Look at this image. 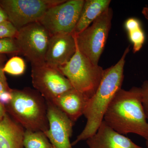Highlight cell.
Returning a JSON list of instances; mask_svg holds the SVG:
<instances>
[{"mask_svg": "<svg viewBox=\"0 0 148 148\" xmlns=\"http://www.w3.org/2000/svg\"><path fill=\"white\" fill-rule=\"evenodd\" d=\"M7 113V112L5 106L0 102V121L3 119Z\"/></svg>", "mask_w": 148, "mask_h": 148, "instance_id": "obj_25", "label": "cell"}, {"mask_svg": "<svg viewBox=\"0 0 148 148\" xmlns=\"http://www.w3.org/2000/svg\"><path fill=\"white\" fill-rule=\"evenodd\" d=\"M18 53H20V51L15 38H7L0 39V54Z\"/></svg>", "mask_w": 148, "mask_h": 148, "instance_id": "obj_20", "label": "cell"}, {"mask_svg": "<svg viewBox=\"0 0 148 148\" xmlns=\"http://www.w3.org/2000/svg\"><path fill=\"white\" fill-rule=\"evenodd\" d=\"M110 0H85L79 18L73 34L82 32L108 8Z\"/></svg>", "mask_w": 148, "mask_h": 148, "instance_id": "obj_15", "label": "cell"}, {"mask_svg": "<svg viewBox=\"0 0 148 148\" xmlns=\"http://www.w3.org/2000/svg\"><path fill=\"white\" fill-rule=\"evenodd\" d=\"M140 88L142 92V103L147 119H148V80L144 81Z\"/></svg>", "mask_w": 148, "mask_h": 148, "instance_id": "obj_22", "label": "cell"}, {"mask_svg": "<svg viewBox=\"0 0 148 148\" xmlns=\"http://www.w3.org/2000/svg\"><path fill=\"white\" fill-rule=\"evenodd\" d=\"M89 99L82 92L73 88L59 95L51 103L75 123L84 115Z\"/></svg>", "mask_w": 148, "mask_h": 148, "instance_id": "obj_13", "label": "cell"}, {"mask_svg": "<svg viewBox=\"0 0 148 148\" xmlns=\"http://www.w3.org/2000/svg\"><path fill=\"white\" fill-rule=\"evenodd\" d=\"M24 148H53L44 132L25 130Z\"/></svg>", "mask_w": 148, "mask_h": 148, "instance_id": "obj_16", "label": "cell"}, {"mask_svg": "<svg viewBox=\"0 0 148 148\" xmlns=\"http://www.w3.org/2000/svg\"><path fill=\"white\" fill-rule=\"evenodd\" d=\"M76 49L73 34H59L51 36L46 54L45 63L59 69L71 60Z\"/></svg>", "mask_w": 148, "mask_h": 148, "instance_id": "obj_11", "label": "cell"}, {"mask_svg": "<svg viewBox=\"0 0 148 148\" xmlns=\"http://www.w3.org/2000/svg\"><path fill=\"white\" fill-rule=\"evenodd\" d=\"M46 102L49 129L46 135L53 148H73L70 138L75 123L53 103Z\"/></svg>", "mask_w": 148, "mask_h": 148, "instance_id": "obj_10", "label": "cell"}, {"mask_svg": "<svg viewBox=\"0 0 148 148\" xmlns=\"http://www.w3.org/2000/svg\"><path fill=\"white\" fill-rule=\"evenodd\" d=\"M32 66V84L46 101L52 103L59 95L73 88L58 68L46 63Z\"/></svg>", "mask_w": 148, "mask_h": 148, "instance_id": "obj_9", "label": "cell"}, {"mask_svg": "<svg viewBox=\"0 0 148 148\" xmlns=\"http://www.w3.org/2000/svg\"><path fill=\"white\" fill-rule=\"evenodd\" d=\"M129 51L130 46L126 48L116 64L104 70L100 85L95 94L89 99L84 114L87 120L86 124L72 143V146L92 137L101 125L109 106L117 93L121 89L125 58Z\"/></svg>", "mask_w": 148, "mask_h": 148, "instance_id": "obj_1", "label": "cell"}, {"mask_svg": "<svg viewBox=\"0 0 148 148\" xmlns=\"http://www.w3.org/2000/svg\"><path fill=\"white\" fill-rule=\"evenodd\" d=\"M85 0H69L48 9L39 22L51 36L73 34Z\"/></svg>", "mask_w": 148, "mask_h": 148, "instance_id": "obj_8", "label": "cell"}, {"mask_svg": "<svg viewBox=\"0 0 148 148\" xmlns=\"http://www.w3.org/2000/svg\"><path fill=\"white\" fill-rule=\"evenodd\" d=\"M26 64L24 59L17 56H13L6 62L3 67L5 73L14 76L21 75L26 70Z\"/></svg>", "mask_w": 148, "mask_h": 148, "instance_id": "obj_17", "label": "cell"}, {"mask_svg": "<svg viewBox=\"0 0 148 148\" xmlns=\"http://www.w3.org/2000/svg\"><path fill=\"white\" fill-rule=\"evenodd\" d=\"M86 141L89 148H143L111 128L104 121L96 133Z\"/></svg>", "mask_w": 148, "mask_h": 148, "instance_id": "obj_12", "label": "cell"}, {"mask_svg": "<svg viewBox=\"0 0 148 148\" xmlns=\"http://www.w3.org/2000/svg\"><path fill=\"white\" fill-rule=\"evenodd\" d=\"M18 30L9 21L0 24V39L14 38Z\"/></svg>", "mask_w": 148, "mask_h": 148, "instance_id": "obj_21", "label": "cell"}, {"mask_svg": "<svg viewBox=\"0 0 148 148\" xmlns=\"http://www.w3.org/2000/svg\"><path fill=\"white\" fill-rule=\"evenodd\" d=\"M112 17V10L109 7L86 29L73 34L79 50L96 65L105 48Z\"/></svg>", "mask_w": 148, "mask_h": 148, "instance_id": "obj_5", "label": "cell"}, {"mask_svg": "<svg viewBox=\"0 0 148 148\" xmlns=\"http://www.w3.org/2000/svg\"><path fill=\"white\" fill-rule=\"evenodd\" d=\"M51 35L39 22L28 24L18 30L15 38L20 53L32 65L45 64V56Z\"/></svg>", "mask_w": 148, "mask_h": 148, "instance_id": "obj_6", "label": "cell"}, {"mask_svg": "<svg viewBox=\"0 0 148 148\" xmlns=\"http://www.w3.org/2000/svg\"><path fill=\"white\" fill-rule=\"evenodd\" d=\"M65 0H0V5L8 21L17 30L28 24L39 22L51 7Z\"/></svg>", "mask_w": 148, "mask_h": 148, "instance_id": "obj_7", "label": "cell"}, {"mask_svg": "<svg viewBox=\"0 0 148 148\" xmlns=\"http://www.w3.org/2000/svg\"><path fill=\"white\" fill-rule=\"evenodd\" d=\"M8 21V17L6 13L0 5V24Z\"/></svg>", "mask_w": 148, "mask_h": 148, "instance_id": "obj_24", "label": "cell"}, {"mask_svg": "<svg viewBox=\"0 0 148 148\" xmlns=\"http://www.w3.org/2000/svg\"><path fill=\"white\" fill-rule=\"evenodd\" d=\"M142 12L143 15L148 21V7H145L144 8Z\"/></svg>", "mask_w": 148, "mask_h": 148, "instance_id": "obj_26", "label": "cell"}, {"mask_svg": "<svg viewBox=\"0 0 148 148\" xmlns=\"http://www.w3.org/2000/svg\"><path fill=\"white\" fill-rule=\"evenodd\" d=\"M25 130L7 113L0 121V148H24Z\"/></svg>", "mask_w": 148, "mask_h": 148, "instance_id": "obj_14", "label": "cell"}, {"mask_svg": "<svg viewBox=\"0 0 148 148\" xmlns=\"http://www.w3.org/2000/svg\"><path fill=\"white\" fill-rule=\"evenodd\" d=\"M146 147H147V148H148V140H146Z\"/></svg>", "mask_w": 148, "mask_h": 148, "instance_id": "obj_28", "label": "cell"}, {"mask_svg": "<svg viewBox=\"0 0 148 148\" xmlns=\"http://www.w3.org/2000/svg\"><path fill=\"white\" fill-rule=\"evenodd\" d=\"M3 65H0V102L5 106L12 98V89L9 86Z\"/></svg>", "mask_w": 148, "mask_h": 148, "instance_id": "obj_18", "label": "cell"}, {"mask_svg": "<svg viewBox=\"0 0 148 148\" xmlns=\"http://www.w3.org/2000/svg\"><path fill=\"white\" fill-rule=\"evenodd\" d=\"M12 98L5 106L7 112L25 130L41 131L49 129L46 101L36 90L12 89Z\"/></svg>", "mask_w": 148, "mask_h": 148, "instance_id": "obj_3", "label": "cell"}, {"mask_svg": "<svg viewBox=\"0 0 148 148\" xmlns=\"http://www.w3.org/2000/svg\"><path fill=\"white\" fill-rule=\"evenodd\" d=\"M5 60V55L4 54H0V65H3Z\"/></svg>", "mask_w": 148, "mask_h": 148, "instance_id": "obj_27", "label": "cell"}, {"mask_svg": "<svg viewBox=\"0 0 148 148\" xmlns=\"http://www.w3.org/2000/svg\"><path fill=\"white\" fill-rule=\"evenodd\" d=\"M58 69L73 88L89 98L98 89L104 71L102 67L93 64L82 53L77 46L75 53L71 60Z\"/></svg>", "mask_w": 148, "mask_h": 148, "instance_id": "obj_4", "label": "cell"}, {"mask_svg": "<svg viewBox=\"0 0 148 148\" xmlns=\"http://www.w3.org/2000/svg\"><path fill=\"white\" fill-rule=\"evenodd\" d=\"M129 38L133 44V52L140 51L145 40V36L142 28L128 32Z\"/></svg>", "mask_w": 148, "mask_h": 148, "instance_id": "obj_19", "label": "cell"}, {"mask_svg": "<svg viewBox=\"0 0 148 148\" xmlns=\"http://www.w3.org/2000/svg\"><path fill=\"white\" fill-rule=\"evenodd\" d=\"M125 27L128 32L142 28L140 21L135 18H128L125 21Z\"/></svg>", "mask_w": 148, "mask_h": 148, "instance_id": "obj_23", "label": "cell"}, {"mask_svg": "<svg viewBox=\"0 0 148 148\" xmlns=\"http://www.w3.org/2000/svg\"><path fill=\"white\" fill-rule=\"evenodd\" d=\"M142 103L140 87L121 89L109 106L103 121L122 135L136 134L148 140V122Z\"/></svg>", "mask_w": 148, "mask_h": 148, "instance_id": "obj_2", "label": "cell"}]
</instances>
